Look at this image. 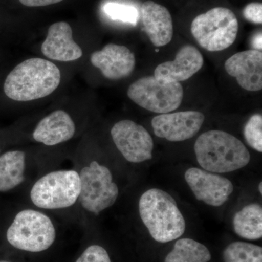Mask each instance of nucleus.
<instances>
[{"mask_svg": "<svg viewBox=\"0 0 262 262\" xmlns=\"http://www.w3.org/2000/svg\"><path fill=\"white\" fill-rule=\"evenodd\" d=\"M61 78V72L54 63L43 58H29L17 65L7 76L3 89L10 99L30 101L54 92Z\"/></svg>", "mask_w": 262, "mask_h": 262, "instance_id": "nucleus-1", "label": "nucleus"}, {"mask_svg": "<svg viewBox=\"0 0 262 262\" xmlns=\"http://www.w3.org/2000/svg\"><path fill=\"white\" fill-rule=\"evenodd\" d=\"M194 148L199 165L211 173H230L244 168L251 159L242 141L222 130L203 133L196 139Z\"/></svg>", "mask_w": 262, "mask_h": 262, "instance_id": "nucleus-2", "label": "nucleus"}, {"mask_svg": "<svg viewBox=\"0 0 262 262\" xmlns=\"http://www.w3.org/2000/svg\"><path fill=\"white\" fill-rule=\"evenodd\" d=\"M139 208L141 220L155 241L170 242L185 232V220L177 202L165 191L156 188L146 191L139 200Z\"/></svg>", "mask_w": 262, "mask_h": 262, "instance_id": "nucleus-3", "label": "nucleus"}, {"mask_svg": "<svg viewBox=\"0 0 262 262\" xmlns=\"http://www.w3.org/2000/svg\"><path fill=\"white\" fill-rule=\"evenodd\" d=\"M7 239L17 249L41 252L54 243L56 229L48 215L34 210H24L15 215L7 231Z\"/></svg>", "mask_w": 262, "mask_h": 262, "instance_id": "nucleus-4", "label": "nucleus"}, {"mask_svg": "<svg viewBox=\"0 0 262 262\" xmlns=\"http://www.w3.org/2000/svg\"><path fill=\"white\" fill-rule=\"evenodd\" d=\"M191 32L198 44L211 52L230 47L237 38L238 21L232 10L214 8L193 20Z\"/></svg>", "mask_w": 262, "mask_h": 262, "instance_id": "nucleus-5", "label": "nucleus"}, {"mask_svg": "<svg viewBox=\"0 0 262 262\" xmlns=\"http://www.w3.org/2000/svg\"><path fill=\"white\" fill-rule=\"evenodd\" d=\"M80 192V175L75 170H57L39 179L31 189L36 206L43 209H61L73 206Z\"/></svg>", "mask_w": 262, "mask_h": 262, "instance_id": "nucleus-6", "label": "nucleus"}, {"mask_svg": "<svg viewBox=\"0 0 262 262\" xmlns=\"http://www.w3.org/2000/svg\"><path fill=\"white\" fill-rule=\"evenodd\" d=\"M127 96L141 107L155 113H170L182 104L184 90L180 82H165L154 76L141 77L130 84Z\"/></svg>", "mask_w": 262, "mask_h": 262, "instance_id": "nucleus-7", "label": "nucleus"}, {"mask_svg": "<svg viewBox=\"0 0 262 262\" xmlns=\"http://www.w3.org/2000/svg\"><path fill=\"white\" fill-rule=\"evenodd\" d=\"M80 192L78 199L86 211L98 213L113 206L119 195L110 169L93 161L81 170Z\"/></svg>", "mask_w": 262, "mask_h": 262, "instance_id": "nucleus-8", "label": "nucleus"}, {"mask_svg": "<svg viewBox=\"0 0 262 262\" xmlns=\"http://www.w3.org/2000/svg\"><path fill=\"white\" fill-rule=\"evenodd\" d=\"M111 135L117 149L127 161L139 163L152 158V138L144 127L135 122H117L112 128Z\"/></svg>", "mask_w": 262, "mask_h": 262, "instance_id": "nucleus-9", "label": "nucleus"}, {"mask_svg": "<svg viewBox=\"0 0 262 262\" xmlns=\"http://www.w3.org/2000/svg\"><path fill=\"white\" fill-rule=\"evenodd\" d=\"M184 177L196 199L208 206H222L233 192V184L228 179L203 169L189 168Z\"/></svg>", "mask_w": 262, "mask_h": 262, "instance_id": "nucleus-10", "label": "nucleus"}, {"mask_svg": "<svg viewBox=\"0 0 262 262\" xmlns=\"http://www.w3.org/2000/svg\"><path fill=\"white\" fill-rule=\"evenodd\" d=\"M203 113L196 111L160 114L151 120L155 135L172 142L192 139L204 122Z\"/></svg>", "mask_w": 262, "mask_h": 262, "instance_id": "nucleus-11", "label": "nucleus"}, {"mask_svg": "<svg viewBox=\"0 0 262 262\" xmlns=\"http://www.w3.org/2000/svg\"><path fill=\"white\" fill-rule=\"evenodd\" d=\"M91 62L106 78L113 80L128 77L136 67L133 52L125 46L116 44L106 45L101 51L94 52Z\"/></svg>", "mask_w": 262, "mask_h": 262, "instance_id": "nucleus-12", "label": "nucleus"}, {"mask_svg": "<svg viewBox=\"0 0 262 262\" xmlns=\"http://www.w3.org/2000/svg\"><path fill=\"white\" fill-rule=\"evenodd\" d=\"M225 68L242 89L252 92L262 89L261 51L249 50L235 53L225 61Z\"/></svg>", "mask_w": 262, "mask_h": 262, "instance_id": "nucleus-13", "label": "nucleus"}, {"mask_svg": "<svg viewBox=\"0 0 262 262\" xmlns=\"http://www.w3.org/2000/svg\"><path fill=\"white\" fill-rule=\"evenodd\" d=\"M203 57L201 52L191 45L182 46L175 59L164 62L155 69L154 77L160 82H180L189 80L201 70Z\"/></svg>", "mask_w": 262, "mask_h": 262, "instance_id": "nucleus-14", "label": "nucleus"}, {"mask_svg": "<svg viewBox=\"0 0 262 262\" xmlns=\"http://www.w3.org/2000/svg\"><path fill=\"white\" fill-rule=\"evenodd\" d=\"M41 49L45 56L55 61H73L82 56V49L72 37V27L63 21L57 22L49 27Z\"/></svg>", "mask_w": 262, "mask_h": 262, "instance_id": "nucleus-15", "label": "nucleus"}, {"mask_svg": "<svg viewBox=\"0 0 262 262\" xmlns=\"http://www.w3.org/2000/svg\"><path fill=\"white\" fill-rule=\"evenodd\" d=\"M141 18L148 37L155 47H163L171 41L173 20L166 8L152 1L141 5Z\"/></svg>", "mask_w": 262, "mask_h": 262, "instance_id": "nucleus-16", "label": "nucleus"}, {"mask_svg": "<svg viewBox=\"0 0 262 262\" xmlns=\"http://www.w3.org/2000/svg\"><path fill=\"white\" fill-rule=\"evenodd\" d=\"M75 129L70 115L63 110H56L38 123L33 132V138L45 145H57L72 139Z\"/></svg>", "mask_w": 262, "mask_h": 262, "instance_id": "nucleus-17", "label": "nucleus"}, {"mask_svg": "<svg viewBox=\"0 0 262 262\" xmlns=\"http://www.w3.org/2000/svg\"><path fill=\"white\" fill-rule=\"evenodd\" d=\"M26 154L22 151H7L0 156V192L11 190L24 182Z\"/></svg>", "mask_w": 262, "mask_h": 262, "instance_id": "nucleus-18", "label": "nucleus"}, {"mask_svg": "<svg viewBox=\"0 0 262 262\" xmlns=\"http://www.w3.org/2000/svg\"><path fill=\"white\" fill-rule=\"evenodd\" d=\"M234 232L244 239H258L262 237V208L257 203L245 206L234 216Z\"/></svg>", "mask_w": 262, "mask_h": 262, "instance_id": "nucleus-19", "label": "nucleus"}, {"mask_svg": "<svg viewBox=\"0 0 262 262\" xmlns=\"http://www.w3.org/2000/svg\"><path fill=\"white\" fill-rule=\"evenodd\" d=\"M211 259V253L204 245L192 239L183 238L177 241L165 262H208Z\"/></svg>", "mask_w": 262, "mask_h": 262, "instance_id": "nucleus-20", "label": "nucleus"}, {"mask_svg": "<svg viewBox=\"0 0 262 262\" xmlns=\"http://www.w3.org/2000/svg\"><path fill=\"white\" fill-rule=\"evenodd\" d=\"M225 262H262V248L245 242H234L225 248Z\"/></svg>", "mask_w": 262, "mask_h": 262, "instance_id": "nucleus-21", "label": "nucleus"}, {"mask_svg": "<svg viewBox=\"0 0 262 262\" xmlns=\"http://www.w3.org/2000/svg\"><path fill=\"white\" fill-rule=\"evenodd\" d=\"M103 10L110 18L135 26L139 20L138 10L132 5L108 3L103 5Z\"/></svg>", "mask_w": 262, "mask_h": 262, "instance_id": "nucleus-22", "label": "nucleus"}, {"mask_svg": "<svg viewBox=\"0 0 262 262\" xmlns=\"http://www.w3.org/2000/svg\"><path fill=\"white\" fill-rule=\"evenodd\" d=\"M244 137L251 148L262 151V116L259 114L250 117L244 127Z\"/></svg>", "mask_w": 262, "mask_h": 262, "instance_id": "nucleus-23", "label": "nucleus"}, {"mask_svg": "<svg viewBox=\"0 0 262 262\" xmlns=\"http://www.w3.org/2000/svg\"><path fill=\"white\" fill-rule=\"evenodd\" d=\"M76 262H111V259L104 248L93 245L86 248Z\"/></svg>", "mask_w": 262, "mask_h": 262, "instance_id": "nucleus-24", "label": "nucleus"}, {"mask_svg": "<svg viewBox=\"0 0 262 262\" xmlns=\"http://www.w3.org/2000/svg\"><path fill=\"white\" fill-rule=\"evenodd\" d=\"M244 18L253 24H262V5L261 3H250L245 7L243 10Z\"/></svg>", "mask_w": 262, "mask_h": 262, "instance_id": "nucleus-25", "label": "nucleus"}, {"mask_svg": "<svg viewBox=\"0 0 262 262\" xmlns=\"http://www.w3.org/2000/svg\"><path fill=\"white\" fill-rule=\"evenodd\" d=\"M63 0H19L22 5L27 7H44L60 3Z\"/></svg>", "mask_w": 262, "mask_h": 262, "instance_id": "nucleus-26", "label": "nucleus"}, {"mask_svg": "<svg viewBox=\"0 0 262 262\" xmlns=\"http://www.w3.org/2000/svg\"><path fill=\"white\" fill-rule=\"evenodd\" d=\"M262 35L261 32L258 33L257 34L253 37L252 39V46L254 48L253 50L256 51H261L262 49Z\"/></svg>", "mask_w": 262, "mask_h": 262, "instance_id": "nucleus-27", "label": "nucleus"}, {"mask_svg": "<svg viewBox=\"0 0 262 262\" xmlns=\"http://www.w3.org/2000/svg\"><path fill=\"white\" fill-rule=\"evenodd\" d=\"M258 190H259L260 193L262 194V183L260 182L259 185H258Z\"/></svg>", "mask_w": 262, "mask_h": 262, "instance_id": "nucleus-28", "label": "nucleus"}, {"mask_svg": "<svg viewBox=\"0 0 262 262\" xmlns=\"http://www.w3.org/2000/svg\"><path fill=\"white\" fill-rule=\"evenodd\" d=\"M0 262H10V261H0Z\"/></svg>", "mask_w": 262, "mask_h": 262, "instance_id": "nucleus-29", "label": "nucleus"}]
</instances>
